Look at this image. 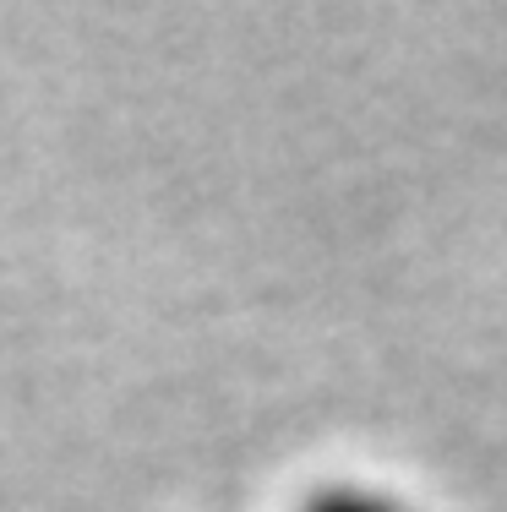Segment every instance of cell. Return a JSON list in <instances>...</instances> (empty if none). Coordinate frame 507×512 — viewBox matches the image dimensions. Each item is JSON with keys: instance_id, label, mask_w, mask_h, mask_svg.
<instances>
[{"instance_id": "6da1fadb", "label": "cell", "mask_w": 507, "mask_h": 512, "mask_svg": "<svg viewBox=\"0 0 507 512\" xmlns=\"http://www.w3.org/2000/svg\"><path fill=\"white\" fill-rule=\"evenodd\" d=\"M306 512H398L388 507L382 496H360V491H333V496H322V502H311Z\"/></svg>"}]
</instances>
